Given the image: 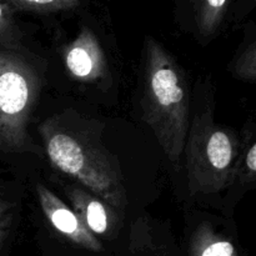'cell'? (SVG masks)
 Here are the masks:
<instances>
[{"instance_id":"9","label":"cell","mask_w":256,"mask_h":256,"mask_svg":"<svg viewBox=\"0 0 256 256\" xmlns=\"http://www.w3.org/2000/svg\"><path fill=\"white\" fill-rule=\"evenodd\" d=\"M232 2L226 0H204L195 4L196 22L204 36L214 34L222 25Z\"/></svg>"},{"instance_id":"6","label":"cell","mask_w":256,"mask_h":256,"mask_svg":"<svg viewBox=\"0 0 256 256\" xmlns=\"http://www.w3.org/2000/svg\"><path fill=\"white\" fill-rule=\"evenodd\" d=\"M62 56L69 74L80 82H96L106 74V59L102 45L88 28L65 48Z\"/></svg>"},{"instance_id":"1","label":"cell","mask_w":256,"mask_h":256,"mask_svg":"<svg viewBox=\"0 0 256 256\" xmlns=\"http://www.w3.org/2000/svg\"><path fill=\"white\" fill-rule=\"evenodd\" d=\"M142 114L162 152L179 162L189 132V90L174 58L154 38H146Z\"/></svg>"},{"instance_id":"11","label":"cell","mask_w":256,"mask_h":256,"mask_svg":"<svg viewBox=\"0 0 256 256\" xmlns=\"http://www.w3.org/2000/svg\"><path fill=\"white\" fill-rule=\"evenodd\" d=\"M14 20V12L8 2H0V45L5 48H16L19 32Z\"/></svg>"},{"instance_id":"10","label":"cell","mask_w":256,"mask_h":256,"mask_svg":"<svg viewBox=\"0 0 256 256\" xmlns=\"http://www.w3.org/2000/svg\"><path fill=\"white\" fill-rule=\"evenodd\" d=\"M8 4L14 12H25L42 15L69 12L80 6V2L76 0H9Z\"/></svg>"},{"instance_id":"8","label":"cell","mask_w":256,"mask_h":256,"mask_svg":"<svg viewBox=\"0 0 256 256\" xmlns=\"http://www.w3.org/2000/svg\"><path fill=\"white\" fill-rule=\"evenodd\" d=\"M189 256H239L234 244L218 234L210 222H202L190 238Z\"/></svg>"},{"instance_id":"2","label":"cell","mask_w":256,"mask_h":256,"mask_svg":"<svg viewBox=\"0 0 256 256\" xmlns=\"http://www.w3.org/2000/svg\"><path fill=\"white\" fill-rule=\"evenodd\" d=\"M40 135L55 169L74 178L112 209H125L126 196L120 172L102 146L55 120H46L40 126Z\"/></svg>"},{"instance_id":"13","label":"cell","mask_w":256,"mask_h":256,"mask_svg":"<svg viewBox=\"0 0 256 256\" xmlns=\"http://www.w3.org/2000/svg\"><path fill=\"white\" fill-rule=\"evenodd\" d=\"M12 220V204L0 192V254Z\"/></svg>"},{"instance_id":"3","label":"cell","mask_w":256,"mask_h":256,"mask_svg":"<svg viewBox=\"0 0 256 256\" xmlns=\"http://www.w3.org/2000/svg\"><path fill=\"white\" fill-rule=\"evenodd\" d=\"M39 92L34 68L20 55L0 50V152H36L29 124Z\"/></svg>"},{"instance_id":"14","label":"cell","mask_w":256,"mask_h":256,"mask_svg":"<svg viewBox=\"0 0 256 256\" xmlns=\"http://www.w3.org/2000/svg\"><path fill=\"white\" fill-rule=\"evenodd\" d=\"M245 172L249 176H256V142L245 156Z\"/></svg>"},{"instance_id":"12","label":"cell","mask_w":256,"mask_h":256,"mask_svg":"<svg viewBox=\"0 0 256 256\" xmlns=\"http://www.w3.org/2000/svg\"><path fill=\"white\" fill-rule=\"evenodd\" d=\"M234 70L240 79L256 82V40L240 55Z\"/></svg>"},{"instance_id":"7","label":"cell","mask_w":256,"mask_h":256,"mask_svg":"<svg viewBox=\"0 0 256 256\" xmlns=\"http://www.w3.org/2000/svg\"><path fill=\"white\" fill-rule=\"evenodd\" d=\"M66 195L72 202V210L79 215L92 234L96 238L109 234L115 220L114 212L108 209L106 202L82 188H68Z\"/></svg>"},{"instance_id":"5","label":"cell","mask_w":256,"mask_h":256,"mask_svg":"<svg viewBox=\"0 0 256 256\" xmlns=\"http://www.w3.org/2000/svg\"><path fill=\"white\" fill-rule=\"evenodd\" d=\"M36 196L42 212L52 228L74 246L92 254L104 252L102 242L89 232L79 215L44 185L36 184Z\"/></svg>"},{"instance_id":"4","label":"cell","mask_w":256,"mask_h":256,"mask_svg":"<svg viewBox=\"0 0 256 256\" xmlns=\"http://www.w3.org/2000/svg\"><path fill=\"white\" fill-rule=\"evenodd\" d=\"M184 150L190 195L219 192L232 184L236 142L232 132L212 122L210 112L195 115Z\"/></svg>"},{"instance_id":"15","label":"cell","mask_w":256,"mask_h":256,"mask_svg":"<svg viewBox=\"0 0 256 256\" xmlns=\"http://www.w3.org/2000/svg\"><path fill=\"white\" fill-rule=\"evenodd\" d=\"M129 256H175V255L172 254L170 252H166V250H162V252H154V254H140V252H132Z\"/></svg>"}]
</instances>
